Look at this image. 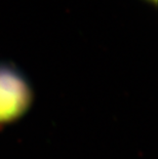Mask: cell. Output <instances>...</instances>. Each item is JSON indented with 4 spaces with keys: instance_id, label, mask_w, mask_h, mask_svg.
Returning a JSON list of instances; mask_svg holds the SVG:
<instances>
[{
    "instance_id": "6da1fadb",
    "label": "cell",
    "mask_w": 158,
    "mask_h": 159,
    "mask_svg": "<svg viewBox=\"0 0 158 159\" xmlns=\"http://www.w3.org/2000/svg\"><path fill=\"white\" fill-rule=\"evenodd\" d=\"M27 80L11 66L0 64V123L19 118L31 103Z\"/></svg>"
}]
</instances>
